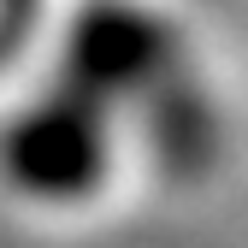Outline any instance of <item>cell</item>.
<instances>
[{
  "instance_id": "obj_1",
  "label": "cell",
  "mask_w": 248,
  "mask_h": 248,
  "mask_svg": "<svg viewBox=\"0 0 248 248\" xmlns=\"http://www.w3.org/2000/svg\"><path fill=\"white\" fill-rule=\"evenodd\" d=\"M6 166L30 195H53V201L83 195L95 183V171H101V124H95V112H83V107L30 112L6 142Z\"/></svg>"
}]
</instances>
